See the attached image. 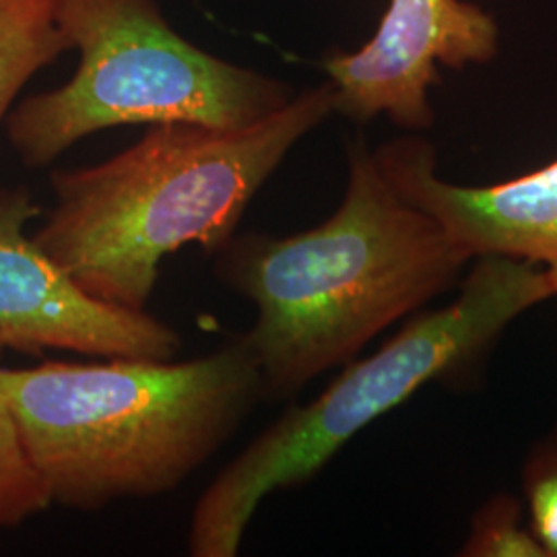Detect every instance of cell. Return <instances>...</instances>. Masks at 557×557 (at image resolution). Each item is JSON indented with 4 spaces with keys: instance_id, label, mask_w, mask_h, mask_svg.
I'll list each match as a JSON object with an SVG mask.
<instances>
[{
    "instance_id": "obj_3",
    "label": "cell",
    "mask_w": 557,
    "mask_h": 557,
    "mask_svg": "<svg viewBox=\"0 0 557 557\" xmlns=\"http://www.w3.org/2000/svg\"><path fill=\"white\" fill-rule=\"evenodd\" d=\"M0 397L50 496L79 512L178 490L262 400L238 337L186 361L106 358L0 366Z\"/></svg>"
},
{
    "instance_id": "obj_1",
    "label": "cell",
    "mask_w": 557,
    "mask_h": 557,
    "mask_svg": "<svg viewBox=\"0 0 557 557\" xmlns=\"http://www.w3.org/2000/svg\"><path fill=\"white\" fill-rule=\"evenodd\" d=\"M347 161V190L329 220L292 236L236 234L218 252L215 275L257 310L238 338L259 366L262 400L296 397L358 358L473 259L398 195L366 140H351Z\"/></svg>"
},
{
    "instance_id": "obj_6",
    "label": "cell",
    "mask_w": 557,
    "mask_h": 557,
    "mask_svg": "<svg viewBox=\"0 0 557 557\" xmlns=\"http://www.w3.org/2000/svg\"><path fill=\"white\" fill-rule=\"evenodd\" d=\"M25 186H0V356L75 351L174 359L182 338L147 310L103 304L50 259L27 225L40 215Z\"/></svg>"
},
{
    "instance_id": "obj_12",
    "label": "cell",
    "mask_w": 557,
    "mask_h": 557,
    "mask_svg": "<svg viewBox=\"0 0 557 557\" xmlns=\"http://www.w3.org/2000/svg\"><path fill=\"white\" fill-rule=\"evenodd\" d=\"M522 494L533 535L547 557H557V425L524 460Z\"/></svg>"
},
{
    "instance_id": "obj_11",
    "label": "cell",
    "mask_w": 557,
    "mask_h": 557,
    "mask_svg": "<svg viewBox=\"0 0 557 557\" xmlns=\"http://www.w3.org/2000/svg\"><path fill=\"white\" fill-rule=\"evenodd\" d=\"M524 504L515 496L487 499L471 522V533L460 556L465 557H547L543 545L524 524Z\"/></svg>"
},
{
    "instance_id": "obj_8",
    "label": "cell",
    "mask_w": 557,
    "mask_h": 557,
    "mask_svg": "<svg viewBox=\"0 0 557 557\" xmlns=\"http://www.w3.org/2000/svg\"><path fill=\"white\" fill-rule=\"evenodd\" d=\"M403 199L432 215L473 257H506L543 267L557 292V160L517 178L460 186L440 178L428 140L403 137L374 151Z\"/></svg>"
},
{
    "instance_id": "obj_9",
    "label": "cell",
    "mask_w": 557,
    "mask_h": 557,
    "mask_svg": "<svg viewBox=\"0 0 557 557\" xmlns=\"http://www.w3.org/2000/svg\"><path fill=\"white\" fill-rule=\"evenodd\" d=\"M69 50L57 0H0V124L23 87Z\"/></svg>"
},
{
    "instance_id": "obj_2",
    "label": "cell",
    "mask_w": 557,
    "mask_h": 557,
    "mask_svg": "<svg viewBox=\"0 0 557 557\" xmlns=\"http://www.w3.org/2000/svg\"><path fill=\"white\" fill-rule=\"evenodd\" d=\"M333 114L326 81L248 128L153 124L110 160L54 170V207L32 236L89 296L147 310L161 262L188 244L218 255L289 151Z\"/></svg>"
},
{
    "instance_id": "obj_4",
    "label": "cell",
    "mask_w": 557,
    "mask_h": 557,
    "mask_svg": "<svg viewBox=\"0 0 557 557\" xmlns=\"http://www.w3.org/2000/svg\"><path fill=\"white\" fill-rule=\"evenodd\" d=\"M552 275L529 260L479 257L458 298L407 322L376 354L343 366L322 395L294 405L223 467L188 527L193 557L238 556L260 502L317 478L376 419L483 354L522 312L556 298Z\"/></svg>"
},
{
    "instance_id": "obj_5",
    "label": "cell",
    "mask_w": 557,
    "mask_h": 557,
    "mask_svg": "<svg viewBox=\"0 0 557 557\" xmlns=\"http://www.w3.org/2000/svg\"><path fill=\"white\" fill-rule=\"evenodd\" d=\"M57 23L79 52L75 75L21 100L4 120L11 147L34 170L106 128L197 124L239 131L296 96L283 81L184 40L156 0H57Z\"/></svg>"
},
{
    "instance_id": "obj_7",
    "label": "cell",
    "mask_w": 557,
    "mask_h": 557,
    "mask_svg": "<svg viewBox=\"0 0 557 557\" xmlns=\"http://www.w3.org/2000/svg\"><path fill=\"white\" fill-rule=\"evenodd\" d=\"M498 50V21L473 2L388 0L376 34L354 52L329 54L324 73L335 114L358 124L386 116L398 128L428 131L438 66L487 64Z\"/></svg>"
},
{
    "instance_id": "obj_10",
    "label": "cell",
    "mask_w": 557,
    "mask_h": 557,
    "mask_svg": "<svg viewBox=\"0 0 557 557\" xmlns=\"http://www.w3.org/2000/svg\"><path fill=\"white\" fill-rule=\"evenodd\" d=\"M52 506L21 442L17 423L0 397V529H17Z\"/></svg>"
}]
</instances>
